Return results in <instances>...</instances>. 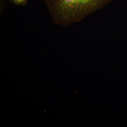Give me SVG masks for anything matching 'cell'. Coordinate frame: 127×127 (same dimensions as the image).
Listing matches in <instances>:
<instances>
[{"mask_svg": "<svg viewBox=\"0 0 127 127\" xmlns=\"http://www.w3.org/2000/svg\"><path fill=\"white\" fill-rule=\"evenodd\" d=\"M12 4L17 6H25L28 3V0H9Z\"/></svg>", "mask_w": 127, "mask_h": 127, "instance_id": "7a4b0ae2", "label": "cell"}, {"mask_svg": "<svg viewBox=\"0 0 127 127\" xmlns=\"http://www.w3.org/2000/svg\"><path fill=\"white\" fill-rule=\"evenodd\" d=\"M113 0H44L53 22L67 27L81 21Z\"/></svg>", "mask_w": 127, "mask_h": 127, "instance_id": "6da1fadb", "label": "cell"}]
</instances>
